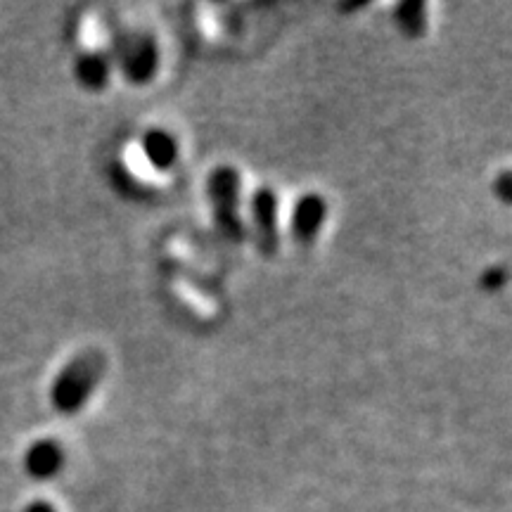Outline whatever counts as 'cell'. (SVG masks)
<instances>
[{
	"instance_id": "cell-1",
	"label": "cell",
	"mask_w": 512,
	"mask_h": 512,
	"mask_svg": "<svg viewBox=\"0 0 512 512\" xmlns=\"http://www.w3.org/2000/svg\"><path fill=\"white\" fill-rule=\"evenodd\" d=\"M107 370V356L98 349H86L64 366L50 384V401L57 411L72 415L86 406Z\"/></svg>"
},
{
	"instance_id": "cell-2",
	"label": "cell",
	"mask_w": 512,
	"mask_h": 512,
	"mask_svg": "<svg viewBox=\"0 0 512 512\" xmlns=\"http://www.w3.org/2000/svg\"><path fill=\"white\" fill-rule=\"evenodd\" d=\"M207 200L219 233L233 245L245 240V223L240 219V174L233 166H216L207 178Z\"/></svg>"
},
{
	"instance_id": "cell-3",
	"label": "cell",
	"mask_w": 512,
	"mask_h": 512,
	"mask_svg": "<svg viewBox=\"0 0 512 512\" xmlns=\"http://www.w3.org/2000/svg\"><path fill=\"white\" fill-rule=\"evenodd\" d=\"M114 57H117L121 72L131 83L143 86L152 81L159 67V48L152 34L145 31H126L117 36L114 43Z\"/></svg>"
},
{
	"instance_id": "cell-4",
	"label": "cell",
	"mask_w": 512,
	"mask_h": 512,
	"mask_svg": "<svg viewBox=\"0 0 512 512\" xmlns=\"http://www.w3.org/2000/svg\"><path fill=\"white\" fill-rule=\"evenodd\" d=\"M252 219L256 226V245L264 256L278 252V197L271 188H259L252 197Z\"/></svg>"
},
{
	"instance_id": "cell-5",
	"label": "cell",
	"mask_w": 512,
	"mask_h": 512,
	"mask_svg": "<svg viewBox=\"0 0 512 512\" xmlns=\"http://www.w3.org/2000/svg\"><path fill=\"white\" fill-rule=\"evenodd\" d=\"M328 219V204L320 195H304L292 211V235L299 245H311Z\"/></svg>"
},
{
	"instance_id": "cell-6",
	"label": "cell",
	"mask_w": 512,
	"mask_h": 512,
	"mask_svg": "<svg viewBox=\"0 0 512 512\" xmlns=\"http://www.w3.org/2000/svg\"><path fill=\"white\" fill-rule=\"evenodd\" d=\"M64 465V448L53 439H41L29 446L24 467L34 479H50L62 470Z\"/></svg>"
},
{
	"instance_id": "cell-7",
	"label": "cell",
	"mask_w": 512,
	"mask_h": 512,
	"mask_svg": "<svg viewBox=\"0 0 512 512\" xmlns=\"http://www.w3.org/2000/svg\"><path fill=\"white\" fill-rule=\"evenodd\" d=\"M143 152L155 169H171L178 159V143L164 128H150L143 136Z\"/></svg>"
},
{
	"instance_id": "cell-8",
	"label": "cell",
	"mask_w": 512,
	"mask_h": 512,
	"mask_svg": "<svg viewBox=\"0 0 512 512\" xmlns=\"http://www.w3.org/2000/svg\"><path fill=\"white\" fill-rule=\"evenodd\" d=\"M112 62L105 53L91 50V53H83L74 64V74L79 79L81 86L91 88V91H100L107 81H110Z\"/></svg>"
},
{
	"instance_id": "cell-9",
	"label": "cell",
	"mask_w": 512,
	"mask_h": 512,
	"mask_svg": "<svg viewBox=\"0 0 512 512\" xmlns=\"http://www.w3.org/2000/svg\"><path fill=\"white\" fill-rule=\"evenodd\" d=\"M427 8L425 3H418V0H411V3H401L396 8V24H399L403 34L418 38L425 34L427 29Z\"/></svg>"
},
{
	"instance_id": "cell-10",
	"label": "cell",
	"mask_w": 512,
	"mask_h": 512,
	"mask_svg": "<svg viewBox=\"0 0 512 512\" xmlns=\"http://www.w3.org/2000/svg\"><path fill=\"white\" fill-rule=\"evenodd\" d=\"M505 278H508V273H505V268H503V266H494V268H489V271L484 273L482 285H484L489 292L501 290V287L505 285Z\"/></svg>"
},
{
	"instance_id": "cell-11",
	"label": "cell",
	"mask_w": 512,
	"mask_h": 512,
	"mask_svg": "<svg viewBox=\"0 0 512 512\" xmlns=\"http://www.w3.org/2000/svg\"><path fill=\"white\" fill-rule=\"evenodd\" d=\"M510 174H508V171H505V174L501 176V190H498V192H501V197H503V200H508V197H510Z\"/></svg>"
},
{
	"instance_id": "cell-12",
	"label": "cell",
	"mask_w": 512,
	"mask_h": 512,
	"mask_svg": "<svg viewBox=\"0 0 512 512\" xmlns=\"http://www.w3.org/2000/svg\"><path fill=\"white\" fill-rule=\"evenodd\" d=\"M27 512H55L53 510V505H48V503H31L29 508H27Z\"/></svg>"
}]
</instances>
